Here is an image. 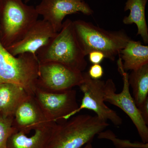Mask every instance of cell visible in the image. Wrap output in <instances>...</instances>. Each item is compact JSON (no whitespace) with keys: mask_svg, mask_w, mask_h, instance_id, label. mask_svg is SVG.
<instances>
[{"mask_svg":"<svg viewBox=\"0 0 148 148\" xmlns=\"http://www.w3.org/2000/svg\"><path fill=\"white\" fill-rule=\"evenodd\" d=\"M13 117H5L0 114V148H7L11 135L16 132L13 127Z\"/></svg>","mask_w":148,"mask_h":148,"instance_id":"d6986e66","label":"cell"},{"mask_svg":"<svg viewBox=\"0 0 148 148\" xmlns=\"http://www.w3.org/2000/svg\"><path fill=\"white\" fill-rule=\"evenodd\" d=\"M148 0H127L124 10L130 14L123 18L125 24H135L138 28L137 35H140L145 43L148 42V29L145 16V8Z\"/></svg>","mask_w":148,"mask_h":148,"instance_id":"2e32d148","label":"cell"},{"mask_svg":"<svg viewBox=\"0 0 148 148\" xmlns=\"http://www.w3.org/2000/svg\"><path fill=\"white\" fill-rule=\"evenodd\" d=\"M39 65L36 56L24 53L14 56L0 41V84L18 85L33 95L36 89Z\"/></svg>","mask_w":148,"mask_h":148,"instance_id":"5b68a950","label":"cell"},{"mask_svg":"<svg viewBox=\"0 0 148 148\" xmlns=\"http://www.w3.org/2000/svg\"><path fill=\"white\" fill-rule=\"evenodd\" d=\"M73 22L77 39L86 56L96 51L102 52L106 58L114 61L131 40L123 30L108 31L83 20Z\"/></svg>","mask_w":148,"mask_h":148,"instance_id":"3957f363","label":"cell"},{"mask_svg":"<svg viewBox=\"0 0 148 148\" xmlns=\"http://www.w3.org/2000/svg\"><path fill=\"white\" fill-rule=\"evenodd\" d=\"M88 55L89 61L93 64H100L106 58L102 52L96 51H91Z\"/></svg>","mask_w":148,"mask_h":148,"instance_id":"44dd1931","label":"cell"},{"mask_svg":"<svg viewBox=\"0 0 148 148\" xmlns=\"http://www.w3.org/2000/svg\"><path fill=\"white\" fill-rule=\"evenodd\" d=\"M39 15L51 25L56 33L62 28L64 18L67 15L81 12L90 15L93 11L84 1L72 0H42L35 7Z\"/></svg>","mask_w":148,"mask_h":148,"instance_id":"30bf717a","label":"cell"},{"mask_svg":"<svg viewBox=\"0 0 148 148\" xmlns=\"http://www.w3.org/2000/svg\"><path fill=\"white\" fill-rule=\"evenodd\" d=\"M52 122L47 119L34 96L29 95L16 109L12 125L16 131L27 134Z\"/></svg>","mask_w":148,"mask_h":148,"instance_id":"7c38bea8","label":"cell"},{"mask_svg":"<svg viewBox=\"0 0 148 148\" xmlns=\"http://www.w3.org/2000/svg\"><path fill=\"white\" fill-rule=\"evenodd\" d=\"M128 81L138 108L148 98V64L132 71L128 75Z\"/></svg>","mask_w":148,"mask_h":148,"instance_id":"e0dca14e","label":"cell"},{"mask_svg":"<svg viewBox=\"0 0 148 148\" xmlns=\"http://www.w3.org/2000/svg\"><path fill=\"white\" fill-rule=\"evenodd\" d=\"M82 72L58 62L40 63L36 88L51 92L60 93L79 86L83 81Z\"/></svg>","mask_w":148,"mask_h":148,"instance_id":"52a82bcc","label":"cell"},{"mask_svg":"<svg viewBox=\"0 0 148 148\" xmlns=\"http://www.w3.org/2000/svg\"><path fill=\"white\" fill-rule=\"evenodd\" d=\"M72 1H75L77 2H82L83 1V0H72Z\"/></svg>","mask_w":148,"mask_h":148,"instance_id":"cb8c5ba5","label":"cell"},{"mask_svg":"<svg viewBox=\"0 0 148 148\" xmlns=\"http://www.w3.org/2000/svg\"><path fill=\"white\" fill-rule=\"evenodd\" d=\"M83 148H93V147H92L91 143H89L86 144Z\"/></svg>","mask_w":148,"mask_h":148,"instance_id":"603a6c76","label":"cell"},{"mask_svg":"<svg viewBox=\"0 0 148 148\" xmlns=\"http://www.w3.org/2000/svg\"><path fill=\"white\" fill-rule=\"evenodd\" d=\"M143 120L148 125V98L143 105L138 108Z\"/></svg>","mask_w":148,"mask_h":148,"instance_id":"7402d4cb","label":"cell"},{"mask_svg":"<svg viewBox=\"0 0 148 148\" xmlns=\"http://www.w3.org/2000/svg\"><path fill=\"white\" fill-rule=\"evenodd\" d=\"M56 123H51L37 128L31 137L24 132L16 131L9 138L7 148H47L52 128Z\"/></svg>","mask_w":148,"mask_h":148,"instance_id":"4fadbf2b","label":"cell"},{"mask_svg":"<svg viewBox=\"0 0 148 148\" xmlns=\"http://www.w3.org/2000/svg\"><path fill=\"white\" fill-rule=\"evenodd\" d=\"M29 95L23 88L14 84H0V114L13 117L16 109Z\"/></svg>","mask_w":148,"mask_h":148,"instance_id":"5bb4252c","label":"cell"},{"mask_svg":"<svg viewBox=\"0 0 148 148\" xmlns=\"http://www.w3.org/2000/svg\"><path fill=\"white\" fill-rule=\"evenodd\" d=\"M109 126L97 116L78 115L53 125L47 148H80Z\"/></svg>","mask_w":148,"mask_h":148,"instance_id":"6da1fadb","label":"cell"},{"mask_svg":"<svg viewBox=\"0 0 148 148\" xmlns=\"http://www.w3.org/2000/svg\"><path fill=\"white\" fill-rule=\"evenodd\" d=\"M22 1H23L25 2V3H27L28 2H29V1H30V0H22Z\"/></svg>","mask_w":148,"mask_h":148,"instance_id":"d4e9b609","label":"cell"},{"mask_svg":"<svg viewBox=\"0 0 148 148\" xmlns=\"http://www.w3.org/2000/svg\"><path fill=\"white\" fill-rule=\"evenodd\" d=\"M56 33L47 21L38 19L22 39L6 49L14 56L24 53L36 55L37 51L45 46Z\"/></svg>","mask_w":148,"mask_h":148,"instance_id":"8fae6325","label":"cell"},{"mask_svg":"<svg viewBox=\"0 0 148 148\" xmlns=\"http://www.w3.org/2000/svg\"><path fill=\"white\" fill-rule=\"evenodd\" d=\"M125 71H133L148 64V46L130 40L118 54Z\"/></svg>","mask_w":148,"mask_h":148,"instance_id":"9a60e30c","label":"cell"},{"mask_svg":"<svg viewBox=\"0 0 148 148\" xmlns=\"http://www.w3.org/2000/svg\"><path fill=\"white\" fill-rule=\"evenodd\" d=\"M36 56L39 63L58 62L81 72L87 66L86 56L77 39L73 22L70 19L63 22L61 31L40 49Z\"/></svg>","mask_w":148,"mask_h":148,"instance_id":"7a4b0ae2","label":"cell"},{"mask_svg":"<svg viewBox=\"0 0 148 148\" xmlns=\"http://www.w3.org/2000/svg\"><path fill=\"white\" fill-rule=\"evenodd\" d=\"M88 74L92 79L99 80L103 76L104 70L100 64H93L89 68Z\"/></svg>","mask_w":148,"mask_h":148,"instance_id":"ffe728a7","label":"cell"},{"mask_svg":"<svg viewBox=\"0 0 148 148\" xmlns=\"http://www.w3.org/2000/svg\"><path fill=\"white\" fill-rule=\"evenodd\" d=\"M98 135V139L111 141L116 148H148V143L132 142L129 140H121L117 138L115 134L111 130H103Z\"/></svg>","mask_w":148,"mask_h":148,"instance_id":"ac0fdd59","label":"cell"},{"mask_svg":"<svg viewBox=\"0 0 148 148\" xmlns=\"http://www.w3.org/2000/svg\"><path fill=\"white\" fill-rule=\"evenodd\" d=\"M33 96L49 121L59 123L65 116L79 107L77 92L72 89L66 92L55 93L36 88Z\"/></svg>","mask_w":148,"mask_h":148,"instance_id":"9c48e42d","label":"cell"},{"mask_svg":"<svg viewBox=\"0 0 148 148\" xmlns=\"http://www.w3.org/2000/svg\"><path fill=\"white\" fill-rule=\"evenodd\" d=\"M33 6L22 0H0V41L5 48L23 38L38 20Z\"/></svg>","mask_w":148,"mask_h":148,"instance_id":"277c9868","label":"cell"},{"mask_svg":"<svg viewBox=\"0 0 148 148\" xmlns=\"http://www.w3.org/2000/svg\"><path fill=\"white\" fill-rule=\"evenodd\" d=\"M83 75V81L79 86L83 93L81 104L75 110L65 116L63 121L69 119L82 110L86 109L93 111L101 119L107 122L110 121L115 126H120L123 123L121 117L105 103V81L92 79L88 73Z\"/></svg>","mask_w":148,"mask_h":148,"instance_id":"ba28073f","label":"cell"},{"mask_svg":"<svg viewBox=\"0 0 148 148\" xmlns=\"http://www.w3.org/2000/svg\"><path fill=\"white\" fill-rule=\"evenodd\" d=\"M118 70L122 77L123 87L121 92L116 93V88L111 79L105 82L104 100L122 110L129 117L138 130L139 136L144 143H148V127L143 120L140 111L136 106L134 98L130 91L128 74L123 67L122 61L119 56L117 62Z\"/></svg>","mask_w":148,"mask_h":148,"instance_id":"8992f818","label":"cell"}]
</instances>
